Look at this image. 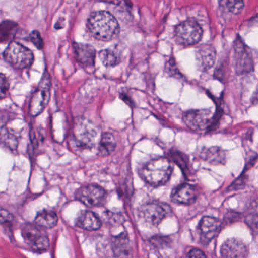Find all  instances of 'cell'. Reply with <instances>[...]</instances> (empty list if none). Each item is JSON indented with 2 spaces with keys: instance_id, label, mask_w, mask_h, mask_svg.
Masks as SVG:
<instances>
[{
  "instance_id": "6da1fadb",
  "label": "cell",
  "mask_w": 258,
  "mask_h": 258,
  "mask_svg": "<svg viewBox=\"0 0 258 258\" xmlns=\"http://www.w3.org/2000/svg\"><path fill=\"white\" fill-rule=\"evenodd\" d=\"M87 28L95 39L101 41L113 40L119 32L117 19L105 11L93 13L87 22Z\"/></svg>"
},
{
  "instance_id": "7a4b0ae2",
  "label": "cell",
  "mask_w": 258,
  "mask_h": 258,
  "mask_svg": "<svg viewBox=\"0 0 258 258\" xmlns=\"http://www.w3.org/2000/svg\"><path fill=\"white\" fill-rule=\"evenodd\" d=\"M173 170V165L170 160L159 158L146 163L142 168L140 175L145 182L149 185L160 186L168 182Z\"/></svg>"
},
{
  "instance_id": "3957f363",
  "label": "cell",
  "mask_w": 258,
  "mask_h": 258,
  "mask_svg": "<svg viewBox=\"0 0 258 258\" xmlns=\"http://www.w3.org/2000/svg\"><path fill=\"white\" fill-rule=\"evenodd\" d=\"M4 58L7 62L18 69L30 67L34 59V54L30 49L16 42L9 45L4 52Z\"/></svg>"
},
{
  "instance_id": "277c9868",
  "label": "cell",
  "mask_w": 258,
  "mask_h": 258,
  "mask_svg": "<svg viewBox=\"0 0 258 258\" xmlns=\"http://www.w3.org/2000/svg\"><path fill=\"white\" fill-rule=\"evenodd\" d=\"M50 76L47 72H45L37 90L31 98L30 114L33 117L41 114L47 106L50 99Z\"/></svg>"
},
{
  "instance_id": "5b68a950",
  "label": "cell",
  "mask_w": 258,
  "mask_h": 258,
  "mask_svg": "<svg viewBox=\"0 0 258 258\" xmlns=\"http://www.w3.org/2000/svg\"><path fill=\"white\" fill-rule=\"evenodd\" d=\"M74 137L78 146L89 149L96 145L99 138V131L89 120L78 119L74 128Z\"/></svg>"
},
{
  "instance_id": "8992f818",
  "label": "cell",
  "mask_w": 258,
  "mask_h": 258,
  "mask_svg": "<svg viewBox=\"0 0 258 258\" xmlns=\"http://www.w3.org/2000/svg\"><path fill=\"white\" fill-rule=\"evenodd\" d=\"M41 228L38 225L31 223H27L22 228V235L25 243L35 251H45L49 247V238Z\"/></svg>"
},
{
  "instance_id": "52a82bcc",
  "label": "cell",
  "mask_w": 258,
  "mask_h": 258,
  "mask_svg": "<svg viewBox=\"0 0 258 258\" xmlns=\"http://www.w3.org/2000/svg\"><path fill=\"white\" fill-rule=\"evenodd\" d=\"M202 31L200 25L195 20L181 22L175 28V37L179 44L191 46L196 44L202 39Z\"/></svg>"
},
{
  "instance_id": "ba28073f",
  "label": "cell",
  "mask_w": 258,
  "mask_h": 258,
  "mask_svg": "<svg viewBox=\"0 0 258 258\" xmlns=\"http://www.w3.org/2000/svg\"><path fill=\"white\" fill-rule=\"evenodd\" d=\"M75 197L89 208L101 206L106 200V191L97 185H87L77 191Z\"/></svg>"
},
{
  "instance_id": "9c48e42d",
  "label": "cell",
  "mask_w": 258,
  "mask_h": 258,
  "mask_svg": "<svg viewBox=\"0 0 258 258\" xmlns=\"http://www.w3.org/2000/svg\"><path fill=\"white\" fill-rule=\"evenodd\" d=\"M170 208L160 202H152L145 204L139 213L141 218L152 226H158L168 215Z\"/></svg>"
},
{
  "instance_id": "30bf717a",
  "label": "cell",
  "mask_w": 258,
  "mask_h": 258,
  "mask_svg": "<svg viewBox=\"0 0 258 258\" xmlns=\"http://www.w3.org/2000/svg\"><path fill=\"white\" fill-rule=\"evenodd\" d=\"M183 120L190 129L203 131L214 123V115L209 110H192L185 113Z\"/></svg>"
},
{
  "instance_id": "8fae6325",
  "label": "cell",
  "mask_w": 258,
  "mask_h": 258,
  "mask_svg": "<svg viewBox=\"0 0 258 258\" xmlns=\"http://www.w3.org/2000/svg\"><path fill=\"white\" fill-rule=\"evenodd\" d=\"M220 252L223 257L243 258L248 254V247L241 240L230 238L223 243Z\"/></svg>"
},
{
  "instance_id": "7c38bea8",
  "label": "cell",
  "mask_w": 258,
  "mask_h": 258,
  "mask_svg": "<svg viewBox=\"0 0 258 258\" xmlns=\"http://www.w3.org/2000/svg\"><path fill=\"white\" fill-rule=\"evenodd\" d=\"M221 223L214 217H205L202 219L199 226L201 240L203 242H209L215 238L220 232Z\"/></svg>"
},
{
  "instance_id": "4fadbf2b",
  "label": "cell",
  "mask_w": 258,
  "mask_h": 258,
  "mask_svg": "<svg viewBox=\"0 0 258 258\" xmlns=\"http://www.w3.org/2000/svg\"><path fill=\"white\" fill-rule=\"evenodd\" d=\"M198 198V191L196 187L189 184L178 185L172 191L171 200L176 204L190 205L196 202Z\"/></svg>"
},
{
  "instance_id": "5bb4252c",
  "label": "cell",
  "mask_w": 258,
  "mask_h": 258,
  "mask_svg": "<svg viewBox=\"0 0 258 258\" xmlns=\"http://www.w3.org/2000/svg\"><path fill=\"white\" fill-rule=\"evenodd\" d=\"M74 52L78 62L87 69L94 67L96 50L93 46L83 43H74Z\"/></svg>"
},
{
  "instance_id": "9a60e30c",
  "label": "cell",
  "mask_w": 258,
  "mask_h": 258,
  "mask_svg": "<svg viewBox=\"0 0 258 258\" xmlns=\"http://www.w3.org/2000/svg\"><path fill=\"white\" fill-rule=\"evenodd\" d=\"M235 67L238 73L250 72L251 70V57L245 49V46L241 40L235 43Z\"/></svg>"
},
{
  "instance_id": "2e32d148",
  "label": "cell",
  "mask_w": 258,
  "mask_h": 258,
  "mask_svg": "<svg viewBox=\"0 0 258 258\" xmlns=\"http://www.w3.org/2000/svg\"><path fill=\"white\" fill-rule=\"evenodd\" d=\"M199 67L202 71H208L214 66L216 59V51L209 45L201 46L196 53Z\"/></svg>"
},
{
  "instance_id": "e0dca14e",
  "label": "cell",
  "mask_w": 258,
  "mask_h": 258,
  "mask_svg": "<svg viewBox=\"0 0 258 258\" xmlns=\"http://www.w3.org/2000/svg\"><path fill=\"white\" fill-rule=\"evenodd\" d=\"M76 225L81 229L88 231H96L102 226L99 217L92 211H84L80 214L76 220Z\"/></svg>"
},
{
  "instance_id": "ac0fdd59",
  "label": "cell",
  "mask_w": 258,
  "mask_h": 258,
  "mask_svg": "<svg viewBox=\"0 0 258 258\" xmlns=\"http://www.w3.org/2000/svg\"><path fill=\"white\" fill-rule=\"evenodd\" d=\"M202 159L213 164H223L226 161V152L221 148L203 149L200 153Z\"/></svg>"
},
{
  "instance_id": "d6986e66",
  "label": "cell",
  "mask_w": 258,
  "mask_h": 258,
  "mask_svg": "<svg viewBox=\"0 0 258 258\" xmlns=\"http://www.w3.org/2000/svg\"><path fill=\"white\" fill-rule=\"evenodd\" d=\"M112 248L116 256H131V242L126 233L123 232L113 238Z\"/></svg>"
},
{
  "instance_id": "ffe728a7",
  "label": "cell",
  "mask_w": 258,
  "mask_h": 258,
  "mask_svg": "<svg viewBox=\"0 0 258 258\" xmlns=\"http://www.w3.org/2000/svg\"><path fill=\"white\" fill-rule=\"evenodd\" d=\"M58 216L54 211L44 210L37 214L35 218V223L42 228L52 229L58 223Z\"/></svg>"
},
{
  "instance_id": "44dd1931",
  "label": "cell",
  "mask_w": 258,
  "mask_h": 258,
  "mask_svg": "<svg viewBox=\"0 0 258 258\" xmlns=\"http://www.w3.org/2000/svg\"><path fill=\"white\" fill-rule=\"evenodd\" d=\"M115 138L111 133H105L102 134L99 140V154L102 156H108L111 155L116 148Z\"/></svg>"
},
{
  "instance_id": "7402d4cb",
  "label": "cell",
  "mask_w": 258,
  "mask_h": 258,
  "mask_svg": "<svg viewBox=\"0 0 258 258\" xmlns=\"http://www.w3.org/2000/svg\"><path fill=\"white\" fill-rule=\"evenodd\" d=\"M99 58L105 67H114L120 62V55L117 49L109 48L101 51Z\"/></svg>"
},
{
  "instance_id": "603a6c76",
  "label": "cell",
  "mask_w": 258,
  "mask_h": 258,
  "mask_svg": "<svg viewBox=\"0 0 258 258\" xmlns=\"http://www.w3.org/2000/svg\"><path fill=\"white\" fill-rule=\"evenodd\" d=\"M18 29L17 24L7 21L0 24V42H7L13 38Z\"/></svg>"
},
{
  "instance_id": "cb8c5ba5",
  "label": "cell",
  "mask_w": 258,
  "mask_h": 258,
  "mask_svg": "<svg viewBox=\"0 0 258 258\" xmlns=\"http://www.w3.org/2000/svg\"><path fill=\"white\" fill-rule=\"evenodd\" d=\"M220 7L232 14H239L244 9V0H220Z\"/></svg>"
},
{
  "instance_id": "d4e9b609",
  "label": "cell",
  "mask_w": 258,
  "mask_h": 258,
  "mask_svg": "<svg viewBox=\"0 0 258 258\" xmlns=\"http://www.w3.org/2000/svg\"><path fill=\"white\" fill-rule=\"evenodd\" d=\"M172 158H173V159H174V162H176L182 168L183 171H188V162L185 160V155H182L179 152H173Z\"/></svg>"
},
{
  "instance_id": "484cf974",
  "label": "cell",
  "mask_w": 258,
  "mask_h": 258,
  "mask_svg": "<svg viewBox=\"0 0 258 258\" xmlns=\"http://www.w3.org/2000/svg\"><path fill=\"white\" fill-rule=\"evenodd\" d=\"M9 90V83L7 77L0 74V99L7 96Z\"/></svg>"
},
{
  "instance_id": "4316f807",
  "label": "cell",
  "mask_w": 258,
  "mask_h": 258,
  "mask_svg": "<svg viewBox=\"0 0 258 258\" xmlns=\"http://www.w3.org/2000/svg\"><path fill=\"white\" fill-rule=\"evenodd\" d=\"M31 42L34 43V46L39 49H42L43 48V40L42 39L40 32L37 31H34L30 35Z\"/></svg>"
},
{
  "instance_id": "83f0119b",
  "label": "cell",
  "mask_w": 258,
  "mask_h": 258,
  "mask_svg": "<svg viewBox=\"0 0 258 258\" xmlns=\"http://www.w3.org/2000/svg\"><path fill=\"white\" fill-rule=\"evenodd\" d=\"M13 219L14 217L10 211L4 209V208H0V223H10L13 221Z\"/></svg>"
},
{
  "instance_id": "f1b7e54d",
  "label": "cell",
  "mask_w": 258,
  "mask_h": 258,
  "mask_svg": "<svg viewBox=\"0 0 258 258\" xmlns=\"http://www.w3.org/2000/svg\"><path fill=\"white\" fill-rule=\"evenodd\" d=\"M246 223L250 227H251V229L256 231V228H257V214H256V212H255L253 215V214L249 215L247 218L246 219Z\"/></svg>"
},
{
  "instance_id": "f546056e",
  "label": "cell",
  "mask_w": 258,
  "mask_h": 258,
  "mask_svg": "<svg viewBox=\"0 0 258 258\" xmlns=\"http://www.w3.org/2000/svg\"><path fill=\"white\" fill-rule=\"evenodd\" d=\"M187 256L188 257H206V255L202 250L199 249H193L188 252Z\"/></svg>"
},
{
  "instance_id": "4dcf8cb0",
  "label": "cell",
  "mask_w": 258,
  "mask_h": 258,
  "mask_svg": "<svg viewBox=\"0 0 258 258\" xmlns=\"http://www.w3.org/2000/svg\"><path fill=\"white\" fill-rule=\"evenodd\" d=\"M9 116L7 113H2L0 111V131H2L6 123L8 122Z\"/></svg>"
}]
</instances>
